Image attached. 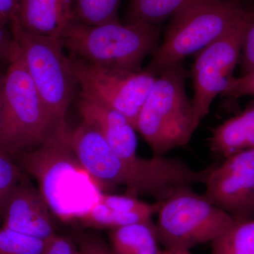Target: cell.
<instances>
[{
  "instance_id": "obj_1",
  "label": "cell",
  "mask_w": 254,
  "mask_h": 254,
  "mask_svg": "<svg viewBox=\"0 0 254 254\" xmlns=\"http://www.w3.org/2000/svg\"><path fill=\"white\" fill-rule=\"evenodd\" d=\"M68 143L103 193L124 187L127 194L163 202L180 189L203 184L206 177L203 169L191 168L180 158L153 156L138 163L127 161L114 151L96 128L83 120L68 131Z\"/></svg>"
},
{
  "instance_id": "obj_2",
  "label": "cell",
  "mask_w": 254,
  "mask_h": 254,
  "mask_svg": "<svg viewBox=\"0 0 254 254\" xmlns=\"http://www.w3.org/2000/svg\"><path fill=\"white\" fill-rule=\"evenodd\" d=\"M0 103V153L13 160L68 131L43 103L18 47L3 76Z\"/></svg>"
},
{
  "instance_id": "obj_3",
  "label": "cell",
  "mask_w": 254,
  "mask_h": 254,
  "mask_svg": "<svg viewBox=\"0 0 254 254\" xmlns=\"http://www.w3.org/2000/svg\"><path fill=\"white\" fill-rule=\"evenodd\" d=\"M68 131L14 159L38 182L53 213L66 222L79 220L103 193L73 154Z\"/></svg>"
},
{
  "instance_id": "obj_4",
  "label": "cell",
  "mask_w": 254,
  "mask_h": 254,
  "mask_svg": "<svg viewBox=\"0 0 254 254\" xmlns=\"http://www.w3.org/2000/svg\"><path fill=\"white\" fill-rule=\"evenodd\" d=\"M252 13L240 0H197L170 18L163 43L145 71L155 77L247 19Z\"/></svg>"
},
{
  "instance_id": "obj_5",
  "label": "cell",
  "mask_w": 254,
  "mask_h": 254,
  "mask_svg": "<svg viewBox=\"0 0 254 254\" xmlns=\"http://www.w3.org/2000/svg\"><path fill=\"white\" fill-rule=\"evenodd\" d=\"M160 27L119 21L90 26L73 20L60 38L70 55L88 63L127 71H141L148 55L159 46Z\"/></svg>"
},
{
  "instance_id": "obj_6",
  "label": "cell",
  "mask_w": 254,
  "mask_h": 254,
  "mask_svg": "<svg viewBox=\"0 0 254 254\" xmlns=\"http://www.w3.org/2000/svg\"><path fill=\"white\" fill-rule=\"evenodd\" d=\"M187 75L182 63L158 75L138 115L136 131L153 156H165L188 144L198 128L185 88Z\"/></svg>"
},
{
  "instance_id": "obj_7",
  "label": "cell",
  "mask_w": 254,
  "mask_h": 254,
  "mask_svg": "<svg viewBox=\"0 0 254 254\" xmlns=\"http://www.w3.org/2000/svg\"><path fill=\"white\" fill-rule=\"evenodd\" d=\"M160 203L155 225L165 249L190 250L211 243L237 221L192 187L180 189Z\"/></svg>"
},
{
  "instance_id": "obj_8",
  "label": "cell",
  "mask_w": 254,
  "mask_h": 254,
  "mask_svg": "<svg viewBox=\"0 0 254 254\" xmlns=\"http://www.w3.org/2000/svg\"><path fill=\"white\" fill-rule=\"evenodd\" d=\"M9 26L43 103L59 123L67 125L66 114L78 84L60 40L25 31L16 15Z\"/></svg>"
},
{
  "instance_id": "obj_9",
  "label": "cell",
  "mask_w": 254,
  "mask_h": 254,
  "mask_svg": "<svg viewBox=\"0 0 254 254\" xmlns=\"http://www.w3.org/2000/svg\"><path fill=\"white\" fill-rule=\"evenodd\" d=\"M81 91L123 114L136 128L137 119L157 77L145 70L127 71L68 55Z\"/></svg>"
},
{
  "instance_id": "obj_10",
  "label": "cell",
  "mask_w": 254,
  "mask_h": 254,
  "mask_svg": "<svg viewBox=\"0 0 254 254\" xmlns=\"http://www.w3.org/2000/svg\"><path fill=\"white\" fill-rule=\"evenodd\" d=\"M254 13L236 27L220 37L195 58L191 69L193 111L198 127L208 115L213 100L222 95L230 84L242 53L247 25Z\"/></svg>"
},
{
  "instance_id": "obj_11",
  "label": "cell",
  "mask_w": 254,
  "mask_h": 254,
  "mask_svg": "<svg viewBox=\"0 0 254 254\" xmlns=\"http://www.w3.org/2000/svg\"><path fill=\"white\" fill-rule=\"evenodd\" d=\"M203 196L236 220L254 214V148L238 152L217 164L204 184Z\"/></svg>"
},
{
  "instance_id": "obj_12",
  "label": "cell",
  "mask_w": 254,
  "mask_h": 254,
  "mask_svg": "<svg viewBox=\"0 0 254 254\" xmlns=\"http://www.w3.org/2000/svg\"><path fill=\"white\" fill-rule=\"evenodd\" d=\"M52 214L41 190L23 176L6 205L2 227L50 240L57 235Z\"/></svg>"
},
{
  "instance_id": "obj_13",
  "label": "cell",
  "mask_w": 254,
  "mask_h": 254,
  "mask_svg": "<svg viewBox=\"0 0 254 254\" xmlns=\"http://www.w3.org/2000/svg\"><path fill=\"white\" fill-rule=\"evenodd\" d=\"M77 108L82 120L96 128L119 156L133 163L143 160L137 153L136 128L123 114L82 91Z\"/></svg>"
},
{
  "instance_id": "obj_14",
  "label": "cell",
  "mask_w": 254,
  "mask_h": 254,
  "mask_svg": "<svg viewBox=\"0 0 254 254\" xmlns=\"http://www.w3.org/2000/svg\"><path fill=\"white\" fill-rule=\"evenodd\" d=\"M16 17L25 31L60 40L76 19L74 0H20Z\"/></svg>"
},
{
  "instance_id": "obj_15",
  "label": "cell",
  "mask_w": 254,
  "mask_h": 254,
  "mask_svg": "<svg viewBox=\"0 0 254 254\" xmlns=\"http://www.w3.org/2000/svg\"><path fill=\"white\" fill-rule=\"evenodd\" d=\"M209 145L214 154L225 159L254 148V102L239 115L213 128Z\"/></svg>"
},
{
  "instance_id": "obj_16",
  "label": "cell",
  "mask_w": 254,
  "mask_h": 254,
  "mask_svg": "<svg viewBox=\"0 0 254 254\" xmlns=\"http://www.w3.org/2000/svg\"><path fill=\"white\" fill-rule=\"evenodd\" d=\"M110 240L115 254H163L164 252L152 220L112 230Z\"/></svg>"
},
{
  "instance_id": "obj_17",
  "label": "cell",
  "mask_w": 254,
  "mask_h": 254,
  "mask_svg": "<svg viewBox=\"0 0 254 254\" xmlns=\"http://www.w3.org/2000/svg\"><path fill=\"white\" fill-rule=\"evenodd\" d=\"M197 0H130L126 23L158 25Z\"/></svg>"
},
{
  "instance_id": "obj_18",
  "label": "cell",
  "mask_w": 254,
  "mask_h": 254,
  "mask_svg": "<svg viewBox=\"0 0 254 254\" xmlns=\"http://www.w3.org/2000/svg\"><path fill=\"white\" fill-rule=\"evenodd\" d=\"M211 247L212 254H254V220H237Z\"/></svg>"
},
{
  "instance_id": "obj_19",
  "label": "cell",
  "mask_w": 254,
  "mask_h": 254,
  "mask_svg": "<svg viewBox=\"0 0 254 254\" xmlns=\"http://www.w3.org/2000/svg\"><path fill=\"white\" fill-rule=\"evenodd\" d=\"M79 220L88 226L115 230L138 222L149 221L152 218L141 214L113 210L98 201L82 215Z\"/></svg>"
},
{
  "instance_id": "obj_20",
  "label": "cell",
  "mask_w": 254,
  "mask_h": 254,
  "mask_svg": "<svg viewBox=\"0 0 254 254\" xmlns=\"http://www.w3.org/2000/svg\"><path fill=\"white\" fill-rule=\"evenodd\" d=\"M120 0H74L76 20L90 26L119 21Z\"/></svg>"
},
{
  "instance_id": "obj_21",
  "label": "cell",
  "mask_w": 254,
  "mask_h": 254,
  "mask_svg": "<svg viewBox=\"0 0 254 254\" xmlns=\"http://www.w3.org/2000/svg\"><path fill=\"white\" fill-rule=\"evenodd\" d=\"M50 240L0 229V254H46Z\"/></svg>"
},
{
  "instance_id": "obj_22",
  "label": "cell",
  "mask_w": 254,
  "mask_h": 254,
  "mask_svg": "<svg viewBox=\"0 0 254 254\" xmlns=\"http://www.w3.org/2000/svg\"><path fill=\"white\" fill-rule=\"evenodd\" d=\"M98 201L113 210L141 214L150 218L158 214L161 205L160 202L148 203L127 193L126 195H118L102 193Z\"/></svg>"
},
{
  "instance_id": "obj_23",
  "label": "cell",
  "mask_w": 254,
  "mask_h": 254,
  "mask_svg": "<svg viewBox=\"0 0 254 254\" xmlns=\"http://www.w3.org/2000/svg\"><path fill=\"white\" fill-rule=\"evenodd\" d=\"M23 176L14 160L0 153V220H3L10 197Z\"/></svg>"
},
{
  "instance_id": "obj_24",
  "label": "cell",
  "mask_w": 254,
  "mask_h": 254,
  "mask_svg": "<svg viewBox=\"0 0 254 254\" xmlns=\"http://www.w3.org/2000/svg\"><path fill=\"white\" fill-rule=\"evenodd\" d=\"M11 29L0 22V73H4L17 51Z\"/></svg>"
},
{
  "instance_id": "obj_25",
  "label": "cell",
  "mask_w": 254,
  "mask_h": 254,
  "mask_svg": "<svg viewBox=\"0 0 254 254\" xmlns=\"http://www.w3.org/2000/svg\"><path fill=\"white\" fill-rule=\"evenodd\" d=\"M241 54L243 76L254 70V14L247 25Z\"/></svg>"
},
{
  "instance_id": "obj_26",
  "label": "cell",
  "mask_w": 254,
  "mask_h": 254,
  "mask_svg": "<svg viewBox=\"0 0 254 254\" xmlns=\"http://www.w3.org/2000/svg\"><path fill=\"white\" fill-rule=\"evenodd\" d=\"M222 95L236 98L254 96V70L240 78H232Z\"/></svg>"
},
{
  "instance_id": "obj_27",
  "label": "cell",
  "mask_w": 254,
  "mask_h": 254,
  "mask_svg": "<svg viewBox=\"0 0 254 254\" xmlns=\"http://www.w3.org/2000/svg\"><path fill=\"white\" fill-rule=\"evenodd\" d=\"M46 254H81L77 246L67 238L57 235L49 241Z\"/></svg>"
},
{
  "instance_id": "obj_28",
  "label": "cell",
  "mask_w": 254,
  "mask_h": 254,
  "mask_svg": "<svg viewBox=\"0 0 254 254\" xmlns=\"http://www.w3.org/2000/svg\"><path fill=\"white\" fill-rule=\"evenodd\" d=\"M78 247L81 254H115L103 241L95 237H82Z\"/></svg>"
},
{
  "instance_id": "obj_29",
  "label": "cell",
  "mask_w": 254,
  "mask_h": 254,
  "mask_svg": "<svg viewBox=\"0 0 254 254\" xmlns=\"http://www.w3.org/2000/svg\"><path fill=\"white\" fill-rule=\"evenodd\" d=\"M18 0H0V22L10 25L12 18L17 14Z\"/></svg>"
},
{
  "instance_id": "obj_30",
  "label": "cell",
  "mask_w": 254,
  "mask_h": 254,
  "mask_svg": "<svg viewBox=\"0 0 254 254\" xmlns=\"http://www.w3.org/2000/svg\"><path fill=\"white\" fill-rule=\"evenodd\" d=\"M163 254H192L190 250L164 249Z\"/></svg>"
},
{
  "instance_id": "obj_31",
  "label": "cell",
  "mask_w": 254,
  "mask_h": 254,
  "mask_svg": "<svg viewBox=\"0 0 254 254\" xmlns=\"http://www.w3.org/2000/svg\"><path fill=\"white\" fill-rule=\"evenodd\" d=\"M4 73H0V91H1V81H2V78L3 76H4ZM0 115H1V103H0Z\"/></svg>"
},
{
  "instance_id": "obj_32",
  "label": "cell",
  "mask_w": 254,
  "mask_h": 254,
  "mask_svg": "<svg viewBox=\"0 0 254 254\" xmlns=\"http://www.w3.org/2000/svg\"><path fill=\"white\" fill-rule=\"evenodd\" d=\"M18 1H20V0H18Z\"/></svg>"
}]
</instances>
